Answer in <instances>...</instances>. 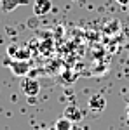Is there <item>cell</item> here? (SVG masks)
Returning <instances> with one entry per match:
<instances>
[{
	"label": "cell",
	"mask_w": 129,
	"mask_h": 130,
	"mask_svg": "<svg viewBox=\"0 0 129 130\" xmlns=\"http://www.w3.org/2000/svg\"><path fill=\"white\" fill-rule=\"evenodd\" d=\"M72 130H87V128H84V127H79V125H73V128Z\"/></svg>",
	"instance_id": "cell-10"
},
{
	"label": "cell",
	"mask_w": 129,
	"mask_h": 130,
	"mask_svg": "<svg viewBox=\"0 0 129 130\" xmlns=\"http://www.w3.org/2000/svg\"><path fill=\"white\" fill-rule=\"evenodd\" d=\"M73 125H75V123H73V121H70L66 116L58 118L56 123H54V127H56L58 130H72V128H73Z\"/></svg>",
	"instance_id": "cell-8"
},
{
	"label": "cell",
	"mask_w": 129,
	"mask_h": 130,
	"mask_svg": "<svg viewBox=\"0 0 129 130\" xmlns=\"http://www.w3.org/2000/svg\"><path fill=\"white\" fill-rule=\"evenodd\" d=\"M87 106H89V109L92 111V113H103V111L107 109V99H105V95H101V94H94V95L89 97Z\"/></svg>",
	"instance_id": "cell-4"
},
{
	"label": "cell",
	"mask_w": 129,
	"mask_h": 130,
	"mask_svg": "<svg viewBox=\"0 0 129 130\" xmlns=\"http://www.w3.org/2000/svg\"><path fill=\"white\" fill-rule=\"evenodd\" d=\"M63 116H66L70 121H73V123H79V121H82V111H80V108H77L75 104H68L66 108H65V111H63Z\"/></svg>",
	"instance_id": "cell-7"
},
{
	"label": "cell",
	"mask_w": 129,
	"mask_h": 130,
	"mask_svg": "<svg viewBox=\"0 0 129 130\" xmlns=\"http://www.w3.org/2000/svg\"><path fill=\"white\" fill-rule=\"evenodd\" d=\"M52 10V0H35L33 2V14L37 18H42Z\"/></svg>",
	"instance_id": "cell-5"
},
{
	"label": "cell",
	"mask_w": 129,
	"mask_h": 130,
	"mask_svg": "<svg viewBox=\"0 0 129 130\" xmlns=\"http://www.w3.org/2000/svg\"><path fill=\"white\" fill-rule=\"evenodd\" d=\"M5 64L10 68V71H12L16 76H25V75L30 71V62H28V61H18V59L10 61V59H7Z\"/></svg>",
	"instance_id": "cell-3"
},
{
	"label": "cell",
	"mask_w": 129,
	"mask_h": 130,
	"mask_svg": "<svg viewBox=\"0 0 129 130\" xmlns=\"http://www.w3.org/2000/svg\"><path fill=\"white\" fill-rule=\"evenodd\" d=\"M21 92H23L26 97H37V95H39V92H40L39 80L25 76V78L21 80Z\"/></svg>",
	"instance_id": "cell-1"
},
{
	"label": "cell",
	"mask_w": 129,
	"mask_h": 130,
	"mask_svg": "<svg viewBox=\"0 0 129 130\" xmlns=\"http://www.w3.org/2000/svg\"><path fill=\"white\" fill-rule=\"evenodd\" d=\"M7 56L10 59H18V61H28L31 56L30 49L26 47H19V45H9L7 47Z\"/></svg>",
	"instance_id": "cell-2"
},
{
	"label": "cell",
	"mask_w": 129,
	"mask_h": 130,
	"mask_svg": "<svg viewBox=\"0 0 129 130\" xmlns=\"http://www.w3.org/2000/svg\"><path fill=\"white\" fill-rule=\"evenodd\" d=\"M21 5H28V0H0V9L4 14H9Z\"/></svg>",
	"instance_id": "cell-6"
},
{
	"label": "cell",
	"mask_w": 129,
	"mask_h": 130,
	"mask_svg": "<svg viewBox=\"0 0 129 130\" xmlns=\"http://www.w3.org/2000/svg\"><path fill=\"white\" fill-rule=\"evenodd\" d=\"M126 113H127V115H129V104H127V106H126Z\"/></svg>",
	"instance_id": "cell-11"
},
{
	"label": "cell",
	"mask_w": 129,
	"mask_h": 130,
	"mask_svg": "<svg viewBox=\"0 0 129 130\" xmlns=\"http://www.w3.org/2000/svg\"><path fill=\"white\" fill-rule=\"evenodd\" d=\"M120 5H129V0H117Z\"/></svg>",
	"instance_id": "cell-9"
},
{
	"label": "cell",
	"mask_w": 129,
	"mask_h": 130,
	"mask_svg": "<svg viewBox=\"0 0 129 130\" xmlns=\"http://www.w3.org/2000/svg\"><path fill=\"white\" fill-rule=\"evenodd\" d=\"M47 130H58V128H56V127H51V128H47Z\"/></svg>",
	"instance_id": "cell-12"
}]
</instances>
